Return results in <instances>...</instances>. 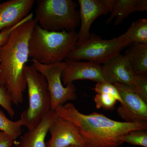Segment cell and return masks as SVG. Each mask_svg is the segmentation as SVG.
<instances>
[{"label": "cell", "instance_id": "3", "mask_svg": "<svg viewBox=\"0 0 147 147\" xmlns=\"http://www.w3.org/2000/svg\"><path fill=\"white\" fill-rule=\"evenodd\" d=\"M77 41L75 30L50 32L41 28L37 24L29 40V57L43 64L62 62Z\"/></svg>", "mask_w": 147, "mask_h": 147}, {"label": "cell", "instance_id": "6", "mask_svg": "<svg viewBox=\"0 0 147 147\" xmlns=\"http://www.w3.org/2000/svg\"><path fill=\"white\" fill-rule=\"evenodd\" d=\"M131 44L123 34L108 40L102 39L97 35L92 34L84 42L76 44L65 60H85L103 64Z\"/></svg>", "mask_w": 147, "mask_h": 147}, {"label": "cell", "instance_id": "25", "mask_svg": "<svg viewBox=\"0 0 147 147\" xmlns=\"http://www.w3.org/2000/svg\"><path fill=\"white\" fill-rule=\"evenodd\" d=\"M13 140L7 134L0 131V147H11Z\"/></svg>", "mask_w": 147, "mask_h": 147}, {"label": "cell", "instance_id": "28", "mask_svg": "<svg viewBox=\"0 0 147 147\" xmlns=\"http://www.w3.org/2000/svg\"><path fill=\"white\" fill-rule=\"evenodd\" d=\"M0 3H1V2H0Z\"/></svg>", "mask_w": 147, "mask_h": 147}, {"label": "cell", "instance_id": "22", "mask_svg": "<svg viewBox=\"0 0 147 147\" xmlns=\"http://www.w3.org/2000/svg\"><path fill=\"white\" fill-rule=\"evenodd\" d=\"M133 86L139 96L147 103V76L135 75Z\"/></svg>", "mask_w": 147, "mask_h": 147}, {"label": "cell", "instance_id": "12", "mask_svg": "<svg viewBox=\"0 0 147 147\" xmlns=\"http://www.w3.org/2000/svg\"><path fill=\"white\" fill-rule=\"evenodd\" d=\"M34 0H9L0 3V32L20 23L30 14Z\"/></svg>", "mask_w": 147, "mask_h": 147}, {"label": "cell", "instance_id": "24", "mask_svg": "<svg viewBox=\"0 0 147 147\" xmlns=\"http://www.w3.org/2000/svg\"><path fill=\"white\" fill-rule=\"evenodd\" d=\"M33 13H30L26 18H24L20 23H18V24L14 26V27H12V28H10L5 29L2 31L1 32H0V47L3 46V45H4L7 42L9 38L11 32L15 28L18 27L19 25L26 22L27 21L32 19V18H33Z\"/></svg>", "mask_w": 147, "mask_h": 147}, {"label": "cell", "instance_id": "14", "mask_svg": "<svg viewBox=\"0 0 147 147\" xmlns=\"http://www.w3.org/2000/svg\"><path fill=\"white\" fill-rule=\"evenodd\" d=\"M110 16L106 21L110 24L115 19V26L121 24L131 13L147 10V0H103Z\"/></svg>", "mask_w": 147, "mask_h": 147}, {"label": "cell", "instance_id": "2", "mask_svg": "<svg viewBox=\"0 0 147 147\" xmlns=\"http://www.w3.org/2000/svg\"><path fill=\"white\" fill-rule=\"evenodd\" d=\"M36 24L32 18L19 25L0 47V87L7 90L15 105L24 102L27 89L24 67L29 58V40Z\"/></svg>", "mask_w": 147, "mask_h": 147}, {"label": "cell", "instance_id": "5", "mask_svg": "<svg viewBox=\"0 0 147 147\" xmlns=\"http://www.w3.org/2000/svg\"><path fill=\"white\" fill-rule=\"evenodd\" d=\"M24 74L28 93L29 106L22 113L24 126L31 130L37 125L51 110V99L46 79L34 66L26 65Z\"/></svg>", "mask_w": 147, "mask_h": 147}, {"label": "cell", "instance_id": "9", "mask_svg": "<svg viewBox=\"0 0 147 147\" xmlns=\"http://www.w3.org/2000/svg\"><path fill=\"white\" fill-rule=\"evenodd\" d=\"M49 131L51 137L46 143V147H86L84 139L76 125L59 116L52 125Z\"/></svg>", "mask_w": 147, "mask_h": 147}, {"label": "cell", "instance_id": "10", "mask_svg": "<svg viewBox=\"0 0 147 147\" xmlns=\"http://www.w3.org/2000/svg\"><path fill=\"white\" fill-rule=\"evenodd\" d=\"M61 79L63 86L75 81L89 80L97 83L105 82L102 65L90 62L65 60Z\"/></svg>", "mask_w": 147, "mask_h": 147}, {"label": "cell", "instance_id": "21", "mask_svg": "<svg viewBox=\"0 0 147 147\" xmlns=\"http://www.w3.org/2000/svg\"><path fill=\"white\" fill-rule=\"evenodd\" d=\"M94 90L96 94L105 93L112 95L117 101L120 102V104L123 103V100L117 89L114 84L110 82L105 81L97 83L95 85Z\"/></svg>", "mask_w": 147, "mask_h": 147}, {"label": "cell", "instance_id": "17", "mask_svg": "<svg viewBox=\"0 0 147 147\" xmlns=\"http://www.w3.org/2000/svg\"><path fill=\"white\" fill-rule=\"evenodd\" d=\"M123 35L131 44H147V19L140 18L134 21Z\"/></svg>", "mask_w": 147, "mask_h": 147}, {"label": "cell", "instance_id": "1", "mask_svg": "<svg viewBox=\"0 0 147 147\" xmlns=\"http://www.w3.org/2000/svg\"><path fill=\"white\" fill-rule=\"evenodd\" d=\"M55 110L58 115L76 125L86 147H118L129 132L147 129V122L117 121L96 112L85 115L71 103L59 105Z\"/></svg>", "mask_w": 147, "mask_h": 147}, {"label": "cell", "instance_id": "23", "mask_svg": "<svg viewBox=\"0 0 147 147\" xmlns=\"http://www.w3.org/2000/svg\"><path fill=\"white\" fill-rule=\"evenodd\" d=\"M11 97L4 88L0 87V105L6 110L11 117L15 115V112L12 108Z\"/></svg>", "mask_w": 147, "mask_h": 147}, {"label": "cell", "instance_id": "4", "mask_svg": "<svg viewBox=\"0 0 147 147\" xmlns=\"http://www.w3.org/2000/svg\"><path fill=\"white\" fill-rule=\"evenodd\" d=\"M76 7L72 0H38L34 20L48 31L75 30L80 24Z\"/></svg>", "mask_w": 147, "mask_h": 147}, {"label": "cell", "instance_id": "16", "mask_svg": "<svg viewBox=\"0 0 147 147\" xmlns=\"http://www.w3.org/2000/svg\"><path fill=\"white\" fill-rule=\"evenodd\" d=\"M125 52V55L135 75L146 76L147 44L132 43Z\"/></svg>", "mask_w": 147, "mask_h": 147}, {"label": "cell", "instance_id": "18", "mask_svg": "<svg viewBox=\"0 0 147 147\" xmlns=\"http://www.w3.org/2000/svg\"><path fill=\"white\" fill-rule=\"evenodd\" d=\"M23 126L24 123L21 119L15 121H11L6 117L2 110H0V129L13 141L21 136Z\"/></svg>", "mask_w": 147, "mask_h": 147}, {"label": "cell", "instance_id": "20", "mask_svg": "<svg viewBox=\"0 0 147 147\" xmlns=\"http://www.w3.org/2000/svg\"><path fill=\"white\" fill-rule=\"evenodd\" d=\"M94 101L97 109L102 108L105 110H111L114 109L117 100L112 95L100 93L96 94Z\"/></svg>", "mask_w": 147, "mask_h": 147}, {"label": "cell", "instance_id": "7", "mask_svg": "<svg viewBox=\"0 0 147 147\" xmlns=\"http://www.w3.org/2000/svg\"><path fill=\"white\" fill-rule=\"evenodd\" d=\"M36 69L45 77L51 99V110L63 105L68 101L77 98L76 88L73 83L64 86L61 79L62 73L65 67V62L53 64L45 65L31 60Z\"/></svg>", "mask_w": 147, "mask_h": 147}, {"label": "cell", "instance_id": "11", "mask_svg": "<svg viewBox=\"0 0 147 147\" xmlns=\"http://www.w3.org/2000/svg\"><path fill=\"white\" fill-rule=\"evenodd\" d=\"M78 2L81 27L77 33V44H80L89 37L90 29L95 20L101 15H107L110 11L103 0H78Z\"/></svg>", "mask_w": 147, "mask_h": 147}, {"label": "cell", "instance_id": "26", "mask_svg": "<svg viewBox=\"0 0 147 147\" xmlns=\"http://www.w3.org/2000/svg\"><path fill=\"white\" fill-rule=\"evenodd\" d=\"M78 147L77 146H72V147Z\"/></svg>", "mask_w": 147, "mask_h": 147}, {"label": "cell", "instance_id": "27", "mask_svg": "<svg viewBox=\"0 0 147 147\" xmlns=\"http://www.w3.org/2000/svg\"><path fill=\"white\" fill-rule=\"evenodd\" d=\"M72 147V146H69V147Z\"/></svg>", "mask_w": 147, "mask_h": 147}, {"label": "cell", "instance_id": "19", "mask_svg": "<svg viewBox=\"0 0 147 147\" xmlns=\"http://www.w3.org/2000/svg\"><path fill=\"white\" fill-rule=\"evenodd\" d=\"M146 130H134L129 132L124 136L123 141L134 146L147 147Z\"/></svg>", "mask_w": 147, "mask_h": 147}, {"label": "cell", "instance_id": "13", "mask_svg": "<svg viewBox=\"0 0 147 147\" xmlns=\"http://www.w3.org/2000/svg\"><path fill=\"white\" fill-rule=\"evenodd\" d=\"M102 67L107 82L133 86L135 74L125 55L118 54L103 64Z\"/></svg>", "mask_w": 147, "mask_h": 147}, {"label": "cell", "instance_id": "8", "mask_svg": "<svg viewBox=\"0 0 147 147\" xmlns=\"http://www.w3.org/2000/svg\"><path fill=\"white\" fill-rule=\"evenodd\" d=\"M113 84L123 100L117 110L119 117L127 122H147V103L134 87L119 83Z\"/></svg>", "mask_w": 147, "mask_h": 147}, {"label": "cell", "instance_id": "15", "mask_svg": "<svg viewBox=\"0 0 147 147\" xmlns=\"http://www.w3.org/2000/svg\"><path fill=\"white\" fill-rule=\"evenodd\" d=\"M58 116L55 110H50L37 125L24 134L18 147H46L45 137Z\"/></svg>", "mask_w": 147, "mask_h": 147}]
</instances>
